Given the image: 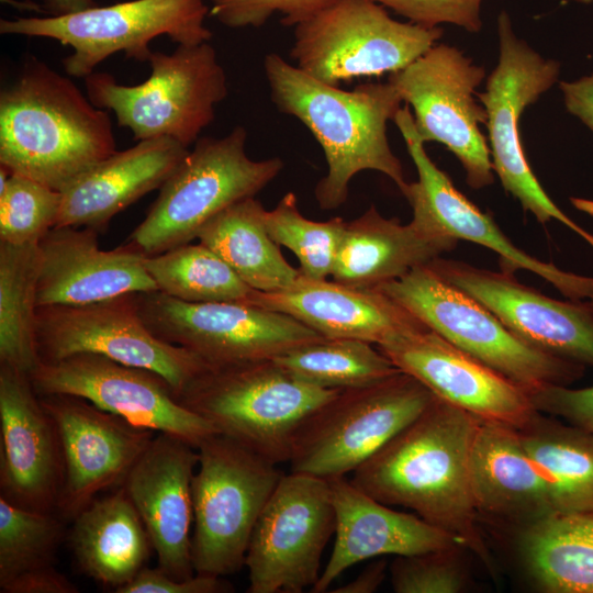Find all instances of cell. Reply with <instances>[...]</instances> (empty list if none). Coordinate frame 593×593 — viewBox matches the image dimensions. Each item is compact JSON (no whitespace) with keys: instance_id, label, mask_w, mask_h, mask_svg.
Listing matches in <instances>:
<instances>
[{"instance_id":"cell-1","label":"cell","mask_w":593,"mask_h":593,"mask_svg":"<svg viewBox=\"0 0 593 593\" xmlns=\"http://www.w3.org/2000/svg\"><path fill=\"white\" fill-rule=\"evenodd\" d=\"M479 422L435 396L413 422L359 466L350 481L383 504L412 510L492 568L470 477Z\"/></svg>"},{"instance_id":"cell-2","label":"cell","mask_w":593,"mask_h":593,"mask_svg":"<svg viewBox=\"0 0 593 593\" xmlns=\"http://www.w3.org/2000/svg\"><path fill=\"white\" fill-rule=\"evenodd\" d=\"M116 152L108 112L31 56L0 92V165L63 191Z\"/></svg>"},{"instance_id":"cell-3","label":"cell","mask_w":593,"mask_h":593,"mask_svg":"<svg viewBox=\"0 0 593 593\" xmlns=\"http://www.w3.org/2000/svg\"><path fill=\"white\" fill-rule=\"evenodd\" d=\"M264 68L273 104L301 121L324 152L327 174L314 190L322 210H335L345 203L353 177L363 170L388 176L401 192L406 188L402 164L387 136L388 122L402 102L389 81L343 90L313 78L275 53L266 55Z\"/></svg>"},{"instance_id":"cell-4","label":"cell","mask_w":593,"mask_h":593,"mask_svg":"<svg viewBox=\"0 0 593 593\" xmlns=\"http://www.w3.org/2000/svg\"><path fill=\"white\" fill-rule=\"evenodd\" d=\"M339 391L309 384L266 359L209 368L178 400L220 434L279 465L289 461L303 423Z\"/></svg>"},{"instance_id":"cell-5","label":"cell","mask_w":593,"mask_h":593,"mask_svg":"<svg viewBox=\"0 0 593 593\" xmlns=\"http://www.w3.org/2000/svg\"><path fill=\"white\" fill-rule=\"evenodd\" d=\"M246 141L244 126L222 137L199 138L159 188L128 244L154 256L191 243L222 210L266 188L284 164L279 157L249 158Z\"/></svg>"},{"instance_id":"cell-6","label":"cell","mask_w":593,"mask_h":593,"mask_svg":"<svg viewBox=\"0 0 593 593\" xmlns=\"http://www.w3.org/2000/svg\"><path fill=\"white\" fill-rule=\"evenodd\" d=\"M150 75L135 86L119 83L108 72L85 78L93 105L110 110L134 139L172 138L188 147L213 120L228 92L225 70L208 42L178 45L170 54L153 52Z\"/></svg>"},{"instance_id":"cell-7","label":"cell","mask_w":593,"mask_h":593,"mask_svg":"<svg viewBox=\"0 0 593 593\" xmlns=\"http://www.w3.org/2000/svg\"><path fill=\"white\" fill-rule=\"evenodd\" d=\"M192 478L195 573L225 577L245 567L257 519L279 483L278 465L215 433L198 447Z\"/></svg>"},{"instance_id":"cell-8","label":"cell","mask_w":593,"mask_h":593,"mask_svg":"<svg viewBox=\"0 0 593 593\" xmlns=\"http://www.w3.org/2000/svg\"><path fill=\"white\" fill-rule=\"evenodd\" d=\"M374 289L430 331L526 390L542 384L569 385L584 373L585 366L525 344L488 307L427 265Z\"/></svg>"},{"instance_id":"cell-9","label":"cell","mask_w":593,"mask_h":593,"mask_svg":"<svg viewBox=\"0 0 593 593\" xmlns=\"http://www.w3.org/2000/svg\"><path fill=\"white\" fill-rule=\"evenodd\" d=\"M435 395L399 371L380 381L340 390L299 429L291 472L326 480L354 472L413 422Z\"/></svg>"},{"instance_id":"cell-10","label":"cell","mask_w":593,"mask_h":593,"mask_svg":"<svg viewBox=\"0 0 593 593\" xmlns=\"http://www.w3.org/2000/svg\"><path fill=\"white\" fill-rule=\"evenodd\" d=\"M441 27L392 19L371 0H329L294 25L296 67L331 86L395 72L426 53Z\"/></svg>"},{"instance_id":"cell-11","label":"cell","mask_w":593,"mask_h":593,"mask_svg":"<svg viewBox=\"0 0 593 593\" xmlns=\"http://www.w3.org/2000/svg\"><path fill=\"white\" fill-rule=\"evenodd\" d=\"M208 11L204 0H133L66 15L1 20L0 33L47 37L71 46L72 54L63 59L64 69L69 76L86 78L116 52L148 61L149 43L159 35L178 45L209 42Z\"/></svg>"},{"instance_id":"cell-12","label":"cell","mask_w":593,"mask_h":593,"mask_svg":"<svg viewBox=\"0 0 593 593\" xmlns=\"http://www.w3.org/2000/svg\"><path fill=\"white\" fill-rule=\"evenodd\" d=\"M499 59L477 97L486 112L494 172L504 190L545 224L557 220L593 247V234L572 221L547 194L533 172L521 139L519 121L558 80L560 64L542 57L513 31L507 12L497 16Z\"/></svg>"},{"instance_id":"cell-13","label":"cell","mask_w":593,"mask_h":593,"mask_svg":"<svg viewBox=\"0 0 593 593\" xmlns=\"http://www.w3.org/2000/svg\"><path fill=\"white\" fill-rule=\"evenodd\" d=\"M35 338L40 362L101 355L159 374L177 398L211 368L192 351L153 334L138 312L135 293L81 305L37 306Z\"/></svg>"},{"instance_id":"cell-14","label":"cell","mask_w":593,"mask_h":593,"mask_svg":"<svg viewBox=\"0 0 593 593\" xmlns=\"http://www.w3.org/2000/svg\"><path fill=\"white\" fill-rule=\"evenodd\" d=\"M135 299L153 334L211 368L275 359L324 338L288 314L250 303L184 302L159 290Z\"/></svg>"},{"instance_id":"cell-15","label":"cell","mask_w":593,"mask_h":593,"mask_svg":"<svg viewBox=\"0 0 593 593\" xmlns=\"http://www.w3.org/2000/svg\"><path fill=\"white\" fill-rule=\"evenodd\" d=\"M484 77L483 66L448 44L432 46L389 76L401 100L413 109L421 141L438 142L450 150L475 190L494 182L489 144L480 130L486 112L475 99Z\"/></svg>"},{"instance_id":"cell-16","label":"cell","mask_w":593,"mask_h":593,"mask_svg":"<svg viewBox=\"0 0 593 593\" xmlns=\"http://www.w3.org/2000/svg\"><path fill=\"white\" fill-rule=\"evenodd\" d=\"M335 533L328 480L283 474L254 527L246 557L248 593H301L321 575Z\"/></svg>"},{"instance_id":"cell-17","label":"cell","mask_w":593,"mask_h":593,"mask_svg":"<svg viewBox=\"0 0 593 593\" xmlns=\"http://www.w3.org/2000/svg\"><path fill=\"white\" fill-rule=\"evenodd\" d=\"M29 377L40 396H78L134 425L177 436L197 448L219 433L181 404L159 374L101 355L77 354L55 362H38Z\"/></svg>"},{"instance_id":"cell-18","label":"cell","mask_w":593,"mask_h":593,"mask_svg":"<svg viewBox=\"0 0 593 593\" xmlns=\"http://www.w3.org/2000/svg\"><path fill=\"white\" fill-rule=\"evenodd\" d=\"M407 152L414 161L418 179L407 183L402 194L413 210L412 222L422 230L465 239L484 246L499 255L502 270L530 271L550 282L573 301L593 299V277L580 276L539 260L515 246L496 225L452 183L427 155L414 124L409 105L393 119Z\"/></svg>"},{"instance_id":"cell-19","label":"cell","mask_w":593,"mask_h":593,"mask_svg":"<svg viewBox=\"0 0 593 593\" xmlns=\"http://www.w3.org/2000/svg\"><path fill=\"white\" fill-rule=\"evenodd\" d=\"M40 400L56 424L63 451L64 482L56 513L72 522L99 492L123 484L155 432L78 396L49 394Z\"/></svg>"},{"instance_id":"cell-20","label":"cell","mask_w":593,"mask_h":593,"mask_svg":"<svg viewBox=\"0 0 593 593\" xmlns=\"http://www.w3.org/2000/svg\"><path fill=\"white\" fill-rule=\"evenodd\" d=\"M427 266L482 303L525 344L593 367V313L584 302L552 299L503 270L491 271L441 257Z\"/></svg>"},{"instance_id":"cell-21","label":"cell","mask_w":593,"mask_h":593,"mask_svg":"<svg viewBox=\"0 0 593 593\" xmlns=\"http://www.w3.org/2000/svg\"><path fill=\"white\" fill-rule=\"evenodd\" d=\"M435 396L480 421L523 427L538 411L526 389L428 327L377 346Z\"/></svg>"},{"instance_id":"cell-22","label":"cell","mask_w":593,"mask_h":593,"mask_svg":"<svg viewBox=\"0 0 593 593\" xmlns=\"http://www.w3.org/2000/svg\"><path fill=\"white\" fill-rule=\"evenodd\" d=\"M0 496L25 510L56 512L64 459L56 424L29 374L0 363Z\"/></svg>"},{"instance_id":"cell-23","label":"cell","mask_w":593,"mask_h":593,"mask_svg":"<svg viewBox=\"0 0 593 593\" xmlns=\"http://www.w3.org/2000/svg\"><path fill=\"white\" fill-rule=\"evenodd\" d=\"M198 448L177 436L158 433L123 484L157 555V568L177 580L195 571L191 557L194 519L192 478Z\"/></svg>"},{"instance_id":"cell-24","label":"cell","mask_w":593,"mask_h":593,"mask_svg":"<svg viewBox=\"0 0 593 593\" xmlns=\"http://www.w3.org/2000/svg\"><path fill=\"white\" fill-rule=\"evenodd\" d=\"M98 233L89 227H53L38 242L37 306L81 305L158 291L145 255L130 244L100 249Z\"/></svg>"},{"instance_id":"cell-25","label":"cell","mask_w":593,"mask_h":593,"mask_svg":"<svg viewBox=\"0 0 593 593\" xmlns=\"http://www.w3.org/2000/svg\"><path fill=\"white\" fill-rule=\"evenodd\" d=\"M246 303L288 314L324 338H354L377 346L427 328L378 289L355 288L303 275L283 290H254Z\"/></svg>"},{"instance_id":"cell-26","label":"cell","mask_w":593,"mask_h":593,"mask_svg":"<svg viewBox=\"0 0 593 593\" xmlns=\"http://www.w3.org/2000/svg\"><path fill=\"white\" fill-rule=\"evenodd\" d=\"M328 483L335 512V541L313 593L326 592L345 570L363 560L460 546L448 533L414 513L391 508L345 477Z\"/></svg>"},{"instance_id":"cell-27","label":"cell","mask_w":593,"mask_h":593,"mask_svg":"<svg viewBox=\"0 0 593 593\" xmlns=\"http://www.w3.org/2000/svg\"><path fill=\"white\" fill-rule=\"evenodd\" d=\"M189 148L169 137L138 141L115 152L61 191L55 227L105 230L115 214L159 189Z\"/></svg>"},{"instance_id":"cell-28","label":"cell","mask_w":593,"mask_h":593,"mask_svg":"<svg viewBox=\"0 0 593 593\" xmlns=\"http://www.w3.org/2000/svg\"><path fill=\"white\" fill-rule=\"evenodd\" d=\"M470 477L479 514L521 527L556 514L550 484L515 427L479 422Z\"/></svg>"},{"instance_id":"cell-29","label":"cell","mask_w":593,"mask_h":593,"mask_svg":"<svg viewBox=\"0 0 593 593\" xmlns=\"http://www.w3.org/2000/svg\"><path fill=\"white\" fill-rule=\"evenodd\" d=\"M458 239L428 233L412 221L387 219L372 205L346 222L331 275L332 280L362 289H374L428 265L452 250Z\"/></svg>"},{"instance_id":"cell-30","label":"cell","mask_w":593,"mask_h":593,"mask_svg":"<svg viewBox=\"0 0 593 593\" xmlns=\"http://www.w3.org/2000/svg\"><path fill=\"white\" fill-rule=\"evenodd\" d=\"M69 541L81 571L114 591L135 578L153 549L123 486L93 500L72 519Z\"/></svg>"},{"instance_id":"cell-31","label":"cell","mask_w":593,"mask_h":593,"mask_svg":"<svg viewBox=\"0 0 593 593\" xmlns=\"http://www.w3.org/2000/svg\"><path fill=\"white\" fill-rule=\"evenodd\" d=\"M266 212L255 197L240 200L213 216L198 239L217 254L250 288L273 292L290 287L299 268L283 257L266 227Z\"/></svg>"},{"instance_id":"cell-32","label":"cell","mask_w":593,"mask_h":593,"mask_svg":"<svg viewBox=\"0 0 593 593\" xmlns=\"http://www.w3.org/2000/svg\"><path fill=\"white\" fill-rule=\"evenodd\" d=\"M518 551L541 591L593 593V512L557 513L523 526Z\"/></svg>"},{"instance_id":"cell-33","label":"cell","mask_w":593,"mask_h":593,"mask_svg":"<svg viewBox=\"0 0 593 593\" xmlns=\"http://www.w3.org/2000/svg\"><path fill=\"white\" fill-rule=\"evenodd\" d=\"M518 432L550 484L556 514L593 512V433L540 412Z\"/></svg>"},{"instance_id":"cell-34","label":"cell","mask_w":593,"mask_h":593,"mask_svg":"<svg viewBox=\"0 0 593 593\" xmlns=\"http://www.w3.org/2000/svg\"><path fill=\"white\" fill-rule=\"evenodd\" d=\"M38 244L0 242V363L31 374L40 358L35 318Z\"/></svg>"},{"instance_id":"cell-35","label":"cell","mask_w":593,"mask_h":593,"mask_svg":"<svg viewBox=\"0 0 593 593\" xmlns=\"http://www.w3.org/2000/svg\"><path fill=\"white\" fill-rule=\"evenodd\" d=\"M145 266L159 291L184 302L246 303L254 292L217 254L200 242L146 256Z\"/></svg>"},{"instance_id":"cell-36","label":"cell","mask_w":593,"mask_h":593,"mask_svg":"<svg viewBox=\"0 0 593 593\" xmlns=\"http://www.w3.org/2000/svg\"><path fill=\"white\" fill-rule=\"evenodd\" d=\"M273 360L293 377L324 389L358 388L401 371L371 343L354 338H321Z\"/></svg>"},{"instance_id":"cell-37","label":"cell","mask_w":593,"mask_h":593,"mask_svg":"<svg viewBox=\"0 0 593 593\" xmlns=\"http://www.w3.org/2000/svg\"><path fill=\"white\" fill-rule=\"evenodd\" d=\"M63 521L54 512L25 510L0 496V590L20 574L54 566Z\"/></svg>"},{"instance_id":"cell-38","label":"cell","mask_w":593,"mask_h":593,"mask_svg":"<svg viewBox=\"0 0 593 593\" xmlns=\"http://www.w3.org/2000/svg\"><path fill=\"white\" fill-rule=\"evenodd\" d=\"M346 222L333 217L324 222L306 219L299 210L293 192L286 193L277 205L266 212L270 237L290 249L299 260L301 275L312 279H328Z\"/></svg>"},{"instance_id":"cell-39","label":"cell","mask_w":593,"mask_h":593,"mask_svg":"<svg viewBox=\"0 0 593 593\" xmlns=\"http://www.w3.org/2000/svg\"><path fill=\"white\" fill-rule=\"evenodd\" d=\"M60 203V191L1 166L0 242L38 244L55 227Z\"/></svg>"},{"instance_id":"cell-40","label":"cell","mask_w":593,"mask_h":593,"mask_svg":"<svg viewBox=\"0 0 593 593\" xmlns=\"http://www.w3.org/2000/svg\"><path fill=\"white\" fill-rule=\"evenodd\" d=\"M461 546L396 556L390 566V581L396 593H459L467 575L459 559Z\"/></svg>"},{"instance_id":"cell-41","label":"cell","mask_w":593,"mask_h":593,"mask_svg":"<svg viewBox=\"0 0 593 593\" xmlns=\"http://www.w3.org/2000/svg\"><path fill=\"white\" fill-rule=\"evenodd\" d=\"M329 0H211V15L228 27H259L279 12L281 22L294 26Z\"/></svg>"},{"instance_id":"cell-42","label":"cell","mask_w":593,"mask_h":593,"mask_svg":"<svg viewBox=\"0 0 593 593\" xmlns=\"http://www.w3.org/2000/svg\"><path fill=\"white\" fill-rule=\"evenodd\" d=\"M388 7L409 19L410 22L438 27L448 23L460 26L470 33H478L482 27V0H371Z\"/></svg>"},{"instance_id":"cell-43","label":"cell","mask_w":593,"mask_h":593,"mask_svg":"<svg viewBox=\"0 0 593 593\" xmlns=\"http://www.w3.org/2000/svg\"><path fill=\"white\" fill-rule=\"evenodd\" d=\"M526 391L538 412L593 433V385L572 389L569 385L542 384Z\"/></svg>"},{"instance_id":"cell-44","label":"cell","mask_w":593,"mask_h":593,"mask_svg":"<svg viewBox=\"0 0 593 593\" xmlns=\"http://www.w3.org/2000/svg\"><path fill=\"white\" fill-rule=\"evenodd\" d=\"M223 577L195 573L187 580H177L157 567H144L135 578L116 589L115 593H227L233 586Z\"/></svg>"},{"instance_id":"cell-45","label":"cell","mask_w":593,"mask_h":593,"mask_svg":"<svg viewBox=\"0 0 593 593\" xmlns=\"http://www.w3.org/2000/svg\"><path fill=\"white\" fill-rule=\"evenodd\" d=\"M2 593H77V586L54 566L32 570L14 578Z\"/></svg>"},{"instance_id":"cell-46","label":"cell","mask_w":593,"mask_h":593,"mask_svg":"<svg viewBox=\"0 0 593 593\" xmlns=\"http://www.w3.org/2000/svg\"><path fill=\"white\" fill-rule=\"evenodd\" d=\"M560 89L569 113L593 131V74L575 81H561Z\"/></svg>"},{"instance_id":"cell-47","label":"cell","mask_w":593,"mask_h":593,"mask_svg":"<svg viewBox=\"0 0 593 593\" xmlns=\"http://www.w3.org/2000/svg\"><path fill=\"white\" fill-rule=\"evenodd\" d=\"M387 563L378 560L369 563L353 581L333 590L334 593H372L384 581Z\"/></svg>"},{"instance_id":"cell-48","label":"cell","mask_w":593,"mask_h":593,"mask_svg":"<svg viewBox=\"0 0 593 593\" xmlns=\"http://www.w3.org/2000/svg\"><path fill=\"white\" fill-rule=\"evenodd\" d=\"M49 16L66 15L97 7L94 0H45Z\"/></svg>"},{"instance_id":"cell-49","label":"cell","mask_w":593,"mask_h":593,"mask_svg":"<svg viewBox=\"0 0 593 593\" xmlns=\"http://www.w3.org/2000/svg\"><path fill=\"white\" fill-rule=\"evenodd\" d=\"M571 203L580 211L593 215V200L571 198Z\"/></svg>"},{"instance_id":"cell-50","label":"cell","mask_w":593,"mask_h":593,"mask_svg":"<svg viewBox=\"0 0 593 593\" xmlns=\"http://www.w3.org/2000/svg\"><path fill=\"white\" fill-rule=\"evenodd\" d=\"M584 303L591 310V312L593 313V299H590V300L585 301Z\"/></svg>"},{"instance_id":"cell-51","label":"cell","mask_w":593,"mask_h":593,"mask_svg":"<svg viewBox=\"0 0 593 593\" xmlns=\"http://www.w3.org/2000/svg\"><path fill=\"white\" fill-rule=\"evenodd\" d=\"M574 1L580 2V3H585V4L593 2V0H574Z\"/></svg>"}]
</instances>
